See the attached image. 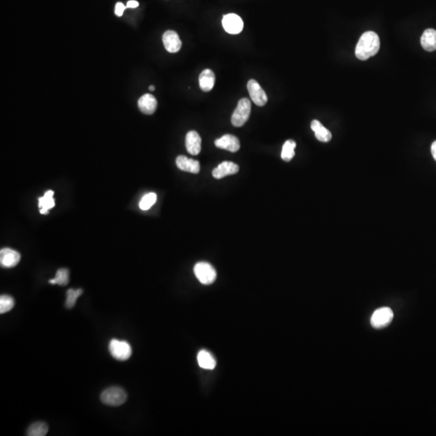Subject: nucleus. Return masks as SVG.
Instances as JSON below:
<instances>
[{"label":"nucleus","mask_w":436,"mask_h":436,"mask_svg":"<svg viewBox=\"0 0 436 436\" xmlns=\"http://www.w3.org/2000/svg\"><path fill=\"white\" fill-rule=\"evenodd\" d=\"M380 45L378 35L374 32H366L361 36L356 45V58L360 60H367L378 53Z\"/></svg>","instance_id":"f257e3e1"},{"label":"nucleus","mask_w":436,"mask_h":436,"mask_svg":"<svg viewBox=\"0 0 436 436\" xmlns=\"http://www.w3.org/2000/svg\"><path fill=\"white\" fill-rule=\"evenodd\" d=\"M100 399L105 405L109 406H120L126 401L127 394L122 388L113 386L108 388L105 391H103Z\"/></svg>","instance_id":"f03ea898"},{"label":"nucleus","mask_w":436,"mask_h":436,"mask_svg":"<svg viewBox=\"0 0 436 436\" xmlns=\"http://www.w3.org/2000/svg\"><path fill=\"white\" fill-rule=\"evenodd\" d=\"M252 111V104L247 98L241 99L238 102V106L232 115V125L235 127H242L245 125Z\"/></svg>","instance_id":"7ed1b4c3"},{"label":"nucleus","mask_w":436,"mask_h":436,"mask_svg":"<svg viewBox=\"0 0 436 436\" xmlns=\"http://www.w3.org/2000/svg\"><path fill=\"white\" fill-rule=\"evenodd\" d=\"M109 352L116 361H125L130 358L132 347L126 341L111 339L109 346Z\"/></svg>","instance_id":"20e7f679"},{"label":"nucleus","mask_w":436,"mask_h":436,"mask_svg":"<svg viewBox=\"0 0 436 436\" xmlns=\"http://www.w3.org/2000/svg\"><path fill=\"white\" fill-rule=\"evenodd\" d=\"M194 273L196 275V278L203 285H211L216 281V270L209 263L200 262L196 263L194 267Z\"/></svg>","instance_id":"39448f33"},{"label":"nucleus","mask_w":436,"mask_h":436,"mask_svg":"<svg viewBox=\"0 0 436 436\" xmlns=\"http://www.w3.org/2000/svg\"><path fill=\"white\" fill-rule=\"evenodd\" d=\"M394 319V312L390 308L382 307L376 309L371 317V325L375 329H382L390 325Z\"/></svg>","instance_id":"423d86ee"},{"label":"nucleus","mask_w":436,"mask_h":436,"mask_svg":"<svg viewBox=\"0 0 436 436\" xmlns=\"http://www.w3.org/2000/svg\"><path fill=\"white\" fill-rule=\"evenodd\" d=\"M222 26L228 34L236 35L243 31L244 24L236 14H228L223 17Z\"/></svg>","instance_id":"0eeeda50"},{"label":"nucleus","mask_w":436,"mask_h":436,"mask_svg":"<svg viewBox=\"0 0 436 436\" xmlns=\"http://www.w3.org/2000/svg\"><path fill=\"white\" fill-rule=\"evenodd\" d=\"M247 89L252 101L259 107L264 106L267 102V96L257 81L251 79L247 83Z\"/></svg>","instance_id":"6e6552de"},{"label":"nucleus","mask_w":436,"mask_h":436,"mask_svg":"<svg viewBox=\"0 0 436 436\" xmlns=\"http://www.w3.org/2000/svg\"><path fill=\"white\" fill-rule=\"evenodd\" d=\"M20 260L19 252L11 248H3L0 251V263L2 267L11 268L16 267Z\"/></svg>","instance_id":"1a4fd4ad"},{"label":"nucleus","mask_w":436,"mask_h":436,"mask_svg":"<svg viewBox=\"0 0 436 436\" xmlns=\"http://www.w3.org/2000/svg\"><path fill=\"white\" fill-rule=\"evenodd\" d=\"M163 42L165 49L169 53H177L181 50L182 46V42L178 34L172 30L165 32L163 36Z\"/></svg>","instance_id":"9d476101"},{"label":"nucleus","mask_w":436,"mask_h":436,"mask_svg":"<svg viewBox=\"0 0 436 436\" xmlns=\"http://www.w3.org/2000/svg\"><path fill=\"white\" fill-rule=\"evenodd\" d=\"M215 145L220 149H225L228 151L234 152L238 151L240 149V143L238 138L231 135V134H225L224 136L220 138H218L215 141Z\"/></svg>","instance_id":"9b49d317"},{"label":"nucleus","mask_w":436,"mask_h":436,"mask_svg":"<svg viewBox=\"0 0 436 436\" xmlns=\"http://www.w3.org/2000/svg\"><path fill=\"white\" fill-rule=\"evenodd\" d=\"M238 171H239V167L238 165L232 163V162L225 161V162L218 165V167L214 169L213 176L217 180H220V179L224 178L225 176H231V175L238 173Z\"/></svg>","instance_id":"f8f14e48"},{"label":"nucleus","mask_w":436,"mask_h":436,"mask_svg":"<svg viewBox=\"0 0 436 436\" xmlns=\"http://www.w3.org/2000/svg\"><path fill=\"white\" fill-rule=\"evenodd\" d=\"M158 106V102L154 96L150 94H145L138 100V108L143 113L151 115L155 111Z\"/></svg>","instance_id":"ddd939ff"},{"label":"nucleus","mask_w":436,"mask_h":436,"mask_svg":"<svg viewBox=\"0 0 436 436\" xmlns=\"http://www.w3.org/2000/svg\"><path fill=\"white\" fill-rule=\"evenodd\" d=\"M176 166L179 169L190 173L198 174L200 172V163L198 161L188 158L186 156L181 155L176 158Z\"/></svg>","instance_id":"4468645a"},{"label":"nucleus","mask_w":436,"mask_h":436,"mask_svg":"<svg viewBox=\"0 0 436 436\" xmlns=\"http://www.w3.org/2000/svg\"><path fill=\"white\" fill-rule=\"evenodd\" d=\"M186 148L191 155H197L201 150V138L196 131H190L186 136Z\"/></svg>","instance_id":"2eb2a0df"},{"label":"nucleus","mask_w":436,"mask_h":436,"mask_svg":"<svg viewBox=\"0 0 436 436\" xmlns=\"http://www.w3.org/2000/svg\"><path fill=\"white\" fill-rule=\"evenodd\" d=\"M200 89L205 92H209L214 88L215 84V74L210 69H205L201 72L199 77Z\"/></svg>","instance_id":"dca6fc26"},{"label":"nucleus","mask_w":436,"mask_h":436,"mask_svg":"<svg viewBox=\"0 0 436 436\" xmlns=\"http://www.w3.org/2000/svg\"><path fill=\"white\" fill-rule=\"evenodd\" d=\"M421 45L426 51H435L436 49V30L426 29L421 37Z\"/></svg>","instance_id":"f3484780"},{"label":"nucleus","mask_w":436,"mask_h":436,"mask_svg":"<svg viewBox=\"0 0 436 436\" xmlns=\"http://www.w3.org/2000/svg\"><path fill=\"white\" fill-rule=\"evenodd\" d=\"M311 129L314 132L317 139L322 143H328L331 140V133L326 129L318 120H314L312 121Z\"/></svg>","instance_id":"a211bd4d"},{"label":"nucleus","mask_w":436,"mask_h":436,"mask_svg":"<svg viewBox=\"0 0 436 436\" xmlns=\"http://www.w3.org/2000/svg\"><path fill=\"white\" fill-rule=\"evenodd\" d=\"M197 361L200 367L204 369L213 370L216 367V360L208 351L201 350L197 355Z\"/></svg>","instance_id":"6ab92c4d"},{"label":"nucleus","mask_w":436,"mask_h":436,"mask_svg":"<svg viewBox=\"0 0 436 436\" xmlns=\"http://www.w3.org/2000/svg\"><path fill=\"white\" fill-rule=\"evenodd\" d=\"M54 192L51 190L47 191L42 197L39 198L38 207L40 208V213L41 214H47L49 210L55 206V202L54 200Z\"/></svg>","instance_id":"aec40b11"},{"label":"nucleus","mask_w":436,"mask_h":436,"mask_svg":"<svg viewBox=\"0 0 436 436\" xmlns=\"http://www.w3.org/2000/svg\"><path fill=\"white\" fill-rule=\"evenodd\" d=\"M296 143L293 140H288L283 145L281 158L285 162H290L295 156Z\"/></svg>","instance_id":"412c9836"},{"label":"nucleus","mask_w":436,"mask_h":436,"mask_svg":"<svg viewBox=\"0 0 436 436\" xmlns=\"http://www.w3.org/2000/svg\"><path fill=\"white\" fill-rule=\"evenodd\" d=\"M49 427L42 422L34 423L29 427L27 431V436H44L48 433Z\"/></svg>","instance_id":"4be33fe9"},{"label":"nucleus","mask_w":436,"mask_h":436,"mask_svg":"<svg viewBox=\"0 0 436 436\" xmlns=\"http://www.w3.org/2000/svg\"><path fill=\"white\" fill-rule=\"evenodd\" d=\"M51 285H58L61 286H65L69 283V270L66 268L58 269L56 273L55 278L52 279L49 281Z\"/></svg>","instance_id":"5701e85b"},{"label":"nucleus","mask_w":436,"mask_h":436,"mask_svg":"<svg viewBox=\"0 0 436 436\" xmlns=\"http://www.w3.org/2000/svg\"><path fill=\"white\" fill-rule=\"evenodd\" d=\"M82 293V290H73L70 289L67 291V300H66V306L68 309H72L75 305L76 300L81 296Z\"/></svg>","instance_id":"b1692460"},{"label":"nucleus","mask_w":436,"mask_h":436,"mask_svg":"<svg viewBox=\"0 0 436 436\" xmlns=\"http://www.w3.org/2000/svg\"><path fill=\"white\" fill-rule=\"evenodd\" d=\"M15 305L14 299L8 295H2L0 296V314H5L11 311Z\"/></svg>","instance_id":"393cba45"},{"label":"nucleus","mask_w":436,"mask_h":436,"mask_svg":"<svg viewBox=\"0 0 436 436\" xmlns=\"http://www.w3.org/2000/svg\"><path fill=\"white\" fill-rule=\"evenodd\" d=\"M156 200H157V195L155 193L150 192V193L146 194L141 200L140 203H139V207L144 211L148 210L152 207V205L155 204Z\"/></svg>","instance_id":"a878e982"},{"label":"nucleus","mask_w":436,"mask_h":436,"mask_svg":"<svg viewBox=\"0 0 436 436\" xmlns=\"http://www.w3.org/2000/svg\"><path fill=\"white\" fill-rule=\"evenodd\" d=\"M125 8H126V7H125V5L123 4L122 2H117L116 4V7H115V14L119 17L122 16Z\"/></svg>","instance_id":"bb28decb"},{"label":"nucleus","mask_w":436,"mask_h":436,"mask_svg":"<svg viewBox=\"0 0 436 436\" xmlns=\"http://www.w3.org/2000/svg\"><path fill=\"white\" fill-rule=\"evenodd\" d=\"M139 6V2L136 0H130L129 2H127V5H126V7H129V8H136Z\"/></svg>","instance_id":"cd10ccee"},{"label":"nucleus","mask_w":436,"mask_h":436,"mask_svg":"<svg viewBox=\"0 0 436 436\" xmlns=\"http://www.w3.org/2000/svg\"><path fill=\"white\" fill-rule=\"evenodd\" d=\"M432 156H433V158H434L435 160L436 161V141L434 142V143H432Z\"/></svg>","instance_id":"c85d7f7f"},{"label":"nucleus","mask_w":436,"mask_h":436,"mask_svg":"<svg viewBox=\"0 0 436 436\" xmlns=\"http://www.w3.org/2000/svg\"><path fill=\"white\" fill-rule=\"evenodd\" d=\"M154 89H155V88H154V86H150V87H149V91H154Z\"/></svg>","instance_id":"c756f323"}]
</instances>
